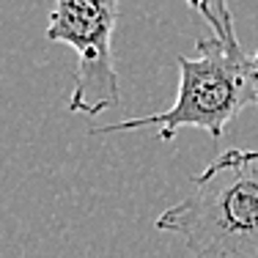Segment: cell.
Listing matches in <instances>:
<instances>
[{"label":"cell","mask_w":258,"mask_h":258,"mask_svg":"<svg viewBox=\"0 0 258 258\" xmlns=\"http://www.w3.org/2000/svg\"><path fill=\"white\" fill-rule=\"evenodd\" d=\"M118 0H58L47 22V39L77 50L69 113L99 115L121 102L113 58Z\"/></svg>","instance_id":"3957f363"},{"label":"cell","mask_w":258,"mask_h":258,"mask_svg":"<svg viewBox=\"0 0 258 258\" xmlns=\"http://www.w3.org/2000/svg\"><path fill=\"white\" fill-rule=\"evenodd\" d=\"M154 225L181 236L192 258H258V149L220 154Z\"/></svg>","instance_id":"7a4b0ae2"},{"label":"cell","mask_w":258,"mask_h":258,"mask_svg":"<svg viewBox=\"0 0 258 258\" xmlns=\"http://www.w3.org/2000/svg\"><path fill=\"white\" fill-rule=\"evenodd\" d=\"M187 3H189V6H192V9H195V11H198V9H201V3H204V0H187Z\"/></svg>","instance_id":"277c9868"},{"label":"cell","mask_w":258,"mask_h":258,"mask_svg":"<svg viewBox=\"0 0 258 258\" xmlns=\"http://www.w3.org/2000/svg\"><path fill=\"white\" fill-rule=\"evenodd\" d=\"M253 58H255V66H258V52H255V55H253Z\"/></svg>","instance_id":"5b68a950"},{"label":"cell","mask_w":258,"mask_h":258,"mask_svg":"<svg viewBox=\"0 0 258 258\" xmlns=\"http://www.w3.org/2000/svg\"><path fill=\"white\" fill-rule=\"evenodd\" d=\"M212 36L198 39V55H179V91L176 102L165 113L140 115L94 129V135L135 132V129H159L162 140H173L181 126H198L212 140L225 135V126L244 107H258V66L250 52L236 39L233 14L228 0H204L201 3Z\"/></svg>","instance_id":"6da1fadb"}]
</instances>
